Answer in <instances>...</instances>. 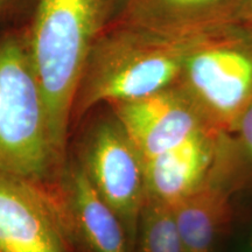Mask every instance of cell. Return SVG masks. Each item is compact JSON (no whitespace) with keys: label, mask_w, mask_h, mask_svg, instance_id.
Returning a JSON list of instances; mask_svg holds the SVG:
<instances>
[{"label":"cell","mask_w":252,"mask_h":252,"mask_svg":"<svg viewBox=\"0 0 252 252\" xmlns=\"http://www.w3.org/2000/svg\"><path fill=\"white\" fill-rule=\"evenodd\" d=\"M124 0H39L27 28L53 146L64 159L78 78L94 41L121 14Z\"/></svg>","instance_id":"cell-1"},{"label":"cell","mask_w":252,"mask_h":252,"mask_svg":"<svg viewBox=\"0 0 252 252\" xmlns=\"http://www.w3.org/2000/svg\"><path fill=\"white\" fill-rule=\"evenodd\" d=\"M194 37L166 35L118 20L112 23L97 37L84 61L70 126L100 104L141 98L178 86Z\"/></svg>","instance_id":"cell-2"},{"label":"cell","mask_w":252,"mask_h":252,"mask_svg":"<svg viewBox=\"0 0 252 252\" xmlns=\"http://www.w3.org/2000/svg\"><path fill=\"white\" fill-rule=\"evenodd\" d=\"M60 162L27 28L5 32L0 37V172L35 182Z\"/></svg>","instance_id":"cell-3"},{"label":"cell","mask_w":252,"mask_h":252,"mask_svg":"<svg viewBox=\"0 0 252 252\" xmlns=\"http://www.w3.org/2000/svg\"><path fill=\"white\" fill-rule=\"evenodd\" d=\"M178 86L213 131L228 134L252 103V31L229 25L195 36Z\"/></svg>","instance_id":"cell-4"},{"label":"cell","mask_w":252,"mask_h":252,"mask_svg":"<svg viewBox=\"0 0 252 252\" xmlns=\"http://www.w3.org/2000/svg\"><path fill=\"white\" fill-rule=\"evenodd\" d=\"M90 122L78 144V162L94 188L115 210L135 245L145 201L143 161L108 104Z\"/></svg>","instance_id":"cell-5"},{"label":"cell","mask_w":252,"mask_h":252,"mask_svg":"<svg viewBox=\"0 0 252 252\" xmlns=\"http://www.w3.org/2000/svg\"><path fill=\"white\" fill-rule=\"evenodd\" d=\"M108 105L121 122L141 161L173 149L197 132L212 130L179 86Z\"/></svg>","instance_id":"cell-6"},{"label":"cell","mask_w":252,"mask_h":252,"mask_svg":"<svg viewBox=\"0 0 252 252\" xmlns=\"http://www.w3.org/2000/svg\"><path fill=\"white\" fill-rule=\"evenodd\" d=\"M0 252H65L61 220L34 182L0 172Z\"/></svg>","instance_id":"cell-7"},{"label":"cell","mask_w":252,"mask_h":252,"mask_svg":"<svg viewBox=\"0 0 252 252\" xmlns=\"http://www.w3.org/2000/svg\"><path fill=\"white\" fill-rule=\"evenodd\" d=\"M220 134L206 128L143 161L145 197L167 207L200 188L215 167Z\"/></svg>","instance_id":"cell-8"},{"label":"cell","mask_w":252,"mask_h":252,"mask_svg":"<svg viewBox=\"0 0 252 252\" xmlns=\"http://www.w3.org/2000/svg\"><path fill=\"white\" fill-rule=\"evenodd\" d=\"M243 2L244 0H124L117 20L166 35L194 37L234 25Z\"/></svg>","instance_id":"cell-9"},{"label":"cell","mask_w":252,"mask_h":252,"mask_svg":"<svg viewBox=\"0 0 252 252\" xmlns=\"http://www.w3.org/2000/svg\"><path fill=\"white\" fill-rule=\"evenodd\" d=\"M171 210L182 252H214L232 217L228 190L214 173Z\"/></svg>","instance_id":"cell-10"},{"label":"cell","mask_w":252,"mask_h":252,"mask_svg":"<svg viewBox=\"0 0 252 252\" xmlns=\"http://www.w3.org/2000/svg\"><path fill=\"white\" fill-rule=\"evenodd\" d=\"M70 193L75 219L93 252H127L128 237L121 219L94 188L80 162L70 173Z\"/></svg>","instance_id":"cell-11"},{"label":"cell","mask_w":252,"mask_h":252,"mask_svg":"<svg viewBox=\"0 0 252 252\" xmlns=\"http://www.w3.org/2000/svg\"><path fill=\"white\" fill-rule=\"evenodd\" d=\"M135 252H182L171 208L145 197Z\"/></svg>","instance_id":"cell-12"},{"label":"cell","mask_w":252,"mask_h":252,"mask_svg":"<svg viewBox=\"0 0 252 252\" xmlns=\"http://www.w3.org/2000/svg\"><path fill=\"white\" fill-rule=\"evenodd\" d=\"M235 165L252 167V103L235 127L228 134L220 135L215 171L229 172Z\"/></svg>","instance_id":"cell-13"},{"label":"cell","mask_w":252,"mask_h":252,"mask_svg":"<svg viewBox=\"0 0 252 252\" xmlns=\"http://www.w3.org/2000/svg\"><path fill=\"white\" fill-rule=\"evenodd\" d=\"M37 4L39 0H0V32L30 27Z\"/></svg>","instance_id":"cell-14"},{"label":"cell","mask_w":252,"mask_h":252,"mask_svg":"<svg viewBox=\"0 0 252 252\" xmlns=\"http://www.w3.org/2000/svg\"><path fill=\"white\" fill-rule=\"evenodd\" d=\"M234 25L252 31V0H244Z\"/></svg>","instance_id":"cell-15"},{"label":"cell","mask_w":252,"mask_h":252,"mask_svg":"<svg viewBox=\"0 0 252 252\" xmlns=\"http://www.w3.org/2000/svg\"><path fill=\"white\" fill-rule=\"evenodd\" d=\"M245 252H252V229L248 236L247 244H245Z\"/></svg>","instance_id":"cell-16"},{"label":"cell","mask_w":252,"mask_h":252,"mask_svg":"<svg viewBox=\"0 0 252 252\" xmlns=\"http://www.w3.org/2000/svg\"><path fill=\"white\" fill-rule=\"evenodd\" d=\"M2 34H4V33H1V32H0V37H1V35H2Z\"/></svg>","instance_id":"cell-17"}]
</instances>
